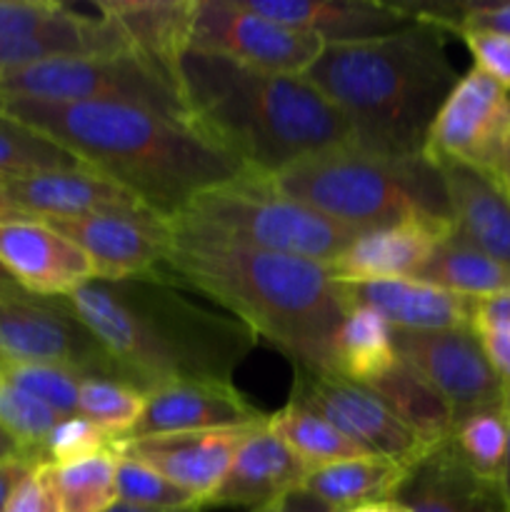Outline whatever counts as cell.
Segmentation results:
<instances>
[{
    "instance_id": "cell-1",
    "label": "cell",
    "mask_w": 510,
    "mask_h": 512,
    "mask_svg": "<svg viewBox=\"0 0 510 512\" xmlns=\"http://www.w3.org/2000/svg\"><path fill=\"white\" fill-rule=\"evenodd\" d=\"M160 270L248 325L295 368L335 375L333 343L345 308L328 265L210 238L168 218Z\"/></svg>"
},
{
    "instance_id": "cell-2",
    "label": "cell",
    "mask_w": 510,
    "mask_h": 512,
    "mask_svg": "<svg viewBox=\"0 0 510 512\" xmlns=\"http://www.w3.org/2000/svg\"><path fill=\"white\" fill-rule=\"evenodd\" d=\"M3 110L95 173L173 218L210 188L250 173L228 150L188 120L120 103H3Z\"/></svg>"
},
{
    "instance_id": "cell-3",
    "label": "cell",
    "mask_w": 510,
    "mask_h": 512,
    "mask_svg": "<svg viewBox=\"0 0 510 512\" xmlns=\"http://www.w3.org/2000/svg\"><path fill=\"white\" fill-rule=\"evenodd\" d=\"M63 300L143 393L180 380L230 383L258 343L248 325L190 300L163 270L118 283L90 280Z\"/></svg>"
},
{
    "instance_id": "cell-4",
    "label": "cell",
    "mask_w": 510,
    "mask_h": 512,
    "mask_svg": "<svg viewBox=\"0 0 510 512\" xmlns=\"http://www.w3.org/2000/svg\"><path fill=\"white\" fill-rule=\"evenodd\" d=\"M175 83L190 120L258 178L353 140L348 120L305 75L185 50Z\"/></svg>"
},
{
    "instance_id": "cell-5",
    "label": "cell",
    "mask_w": 510,
    "mask_h": 512,
    "mask_svg": "<svg viewBox=\"0 0 510 512\" xmlns=\"http://www.w3.org/2000/svg\"><path fill=\"white\" fill-rule=\"evenodd\" d=\"M445 33L433 20H413L383 38L325 45L305 78L348 120L350 143L380 158H418L460 78Z\"/></svg>"
},
{
    "instance_id": "cell-6",
    "label": "cell",
    "mask_w": 510,
    "mask_h": 512,
    "mask_svg": "<svg viewBox=\"0 0 510 512\" xmlns=\"http://www.w3.org/2000/svg\"><path fill=\"white\" fill-rule=\"evenodd\" d=\"M270 183L285 198L355 233L408 218L453 225L445 180L425 155L390 160L345 143L298 160Z\"/></svg>"
},
{
    "instance_id": "cell-7",
    "label": "cell",
    "mask_w": 510,
    "mask_h": 512,
    "mask_svg": "<svg viewBox=\"0 0 510 512\" xmlns=\"http://www.w3.org/2000/svg\"><path fill=\"white\" fill-rule=\"evenodd\" d=\"M178 228L248 248L330 265L355 240V230L285 198L268 178L248 175L190 200L170 218Z\"/></svg>"
},
{
    "instance_id": "cell-8",
    "label": "cell",
    "mask_w": 510,
    "mask_h": 512,
    "mask_svg": "<svg viewBox=\"0 0 510 512\" xmlns=\"http://www.w3.org/2000/svg\"><path fill=\"white\" fill-rule=\"evenodd\" d=\"M0 103H120L193 123L173 75L135 50L10 70L0 75Z\"/></svg>"
},
{
    "instance_id": "cell-9",
    "label": "cell",
    "mask_w": 510,
    "mask_h": 512,
    "mask_svg": "<svg viewBox=\"0 0 510 512\" xmlns=\"http://www.w3.org/2000/svg\"><path fill=\"white\" fill-rule=\"evenodd\" d=\"M508 150L510 90L473 65L440 105L423 155L433 163L465 165L500 180Z\"/></svg>"
},
{
    "instance_id": "cell-10",
    "label": "cell",
    "mask_w": 510,
    "mask_h": 512,
    "mask_svg": "<svg viewBox=\"0 0 510 512\" xmlns=\"http://www.w3.org/2000/svg\"><path fill=\"white\" fill-rule=\"evenodd\" d=\"M0 363L63 365L85 378L125 380L65 300L35 298L25 290L0 295Z\"/></svg>"
},
{
    "instance_id": "cell-11",
    "label": "cell",
    "mask_w": 510,
    "mask_h": 512,
    "mask_svg": "<svg viewBox=\"0 0 510 512\" xmlns=\"http://www.w3.org/2000/svg\"><path fill=\"white\" fill-rule=\"evenodd\" d=\"M188 50L270 73L305 75L325 45L315 35L255 13L245 0H195Z\"/></svg>"
},
{
    "instance_id": "cell-12",
    "label": "cell",
    "mask_w": 510,
    "mask_h": 512,
    "mask_svg": "<svg viewBox=\"0 0 510 512\" xmlns=\"http://www.w3.org/2000/svg\"><path fill=\"white\" fill-rule=\"evenodd\" d=\"M290 403L323 415L365 453L390 458L405 468H413L423 455L433 450L413 430L405 428L398 415L373 390L340 375L295 368Z\"/></svg>"
},
{
    "instance_id": "cell-13",
    "label": "cell",
    "mask_w": 510,
    "mask_h": 512,
    "mask_svg": "<svg viewBox=\"0 0 510 512\" xmlns=\"http://www.w3.org/2000/svg\"><path fill=\"white\" fill-rule=\"evenodd\" d=\"M398 358L418 370L453 408L455 415L503 405L505 385L490 368L473 328L398 330L393 328Z\"/></svg>"
},
{
    "instance_id": "cell-14",
    "label": "cell",
    "mask_w": 510,
    "mask_h": 512,
    "mask_svg": "<svg viewBox=\"0 0 510 512\" xmlns=\"http://www.w3.org/2000/svg\"><path fill=\"white\" fill-rule=\"evenodd\" d=\"M0 265L35 298L63 300L95 280L88 255L53 225L30 215L0 220Z\"/></svg>"
},
{
    "instance_id": "cell-15",
    "label": "cell",
    "mask_w": 510,
    "mask_h": 512,
    "mask_svg": "<svg viewBox=\"0 0 510 512\" xmlns=\"http://www.w3.org/2000/svg\"><path fill=\"white\" fill-rule=\"evenodd\" d=\"M73 240L93 263L95 280L118 283L163 268L168 250V218L150 215H88L45 220Z\"/></svg>"
},
{
    "instance_id": "cell-16",
    "label": "cell",
    "mask_w": 510,
    "mask_h": 512,
    "mask_svg": "<svg viewBox=\"0 0 510 512\" xmlns=\"http://www.w3.org/2000/svg\"><path fill=\"white\" fill-rule=\"evenodd\" d=\"M260 425V423H258ZM258 425L200 433L150 435L138 440H115L113 450L148 465L178 488L188 490L200 505L210 503L228 475L230 463L245 435Z\"/></svg>"
},
{
    "instance_id": "cell-17",
    "label": "cell",
    "mask_w": 510,
    "mask_h": 512,
    "mask_svg": "<svg viewBox=\"0 0 510 512\" xmlns=\"http://www.w3.org/2000/svg\"><path fill=\"white\" fill-rule=\"evenodd\" d=\"M260 413L233 383L218 380H180L148 393L143 415L123 440L170 433L248 428L265 423Z\"/></svg>"
},
{
    "instance_id": "cell-18",
    "label": "cell",
    "mask_w": 510,
    "mask_h": 512,
    "mask_svg": "<svg viewBox=\"0 0 510 512\" xmlns=\"http://www.w3.org/2000/svg\"><path fill=\"white\" fill-rule=\"evenodd\" d=\"M3 190L20 213L38 220L155 213L138 195L90 168L35 173L28 178L8 180L3 183Z\"/></svg>"
},
{
    "instance_id": "cell-19",
    "label": "cell",
    "mask_w": 510,
    "mask_h": 512,
    "mask_svg": "<svg viewBox=\"0 0 510 512\" xmlns=\"http://www.w3.org/2000/svg\"><path fill=\"white\" fill-rule=\"evenodd\" d=\"M453 230L450 223L430 218H408L385 228L355 235L335 263L328 265L338 283L415 278L435 245Z\"/></svg>"
},
{
    "instance_id": "cell-20",
    "label": "cell",
    "mask_w": 510,
    "mask_h": 512,
    "mask_svg": "<svg viewBox=\"0 0 510 512\" xmlns=\"http://www.w3.org/2000/svg\"><path fill=\"white\" fill-rule=\"evenodd\" d=\"M338 283V280H335ZM343 308H370L398 330L473 328L475 300L418 278L338 283Z\"/></svg>"
},
{
    "instance_id": "cell-21",
    "label": "cell",
    "mask_w": 510,
    "mask_h": 512,
    "mask_svg": "<svg viewBox=\"0 0 510 512\" xmlns=\"http://www.w3.org/2000/svg\"><path fill=\"white\" fill-rule=\"evenodd\" d=\"M245 5L275 23L315 35L323 45L383 38L415 20L403 5L370 0H245Z\"/></svg>"
},
{
    "instance_id": "cell-22",
    "label": "cell",
    "mask_w": 510,
    "mask_h": 512,
    "mask_svg": "<svg viewBox=\"0 0 510 512\" xmlns=\"http://www.w3.org/2000/svg\"><path fill=\"white\" fill-rule=\"evenodd\" d=\"M308 473V465L270 430L265 420L245 435L223 485L210 503L255 510L298 488Z\"/></svg>"
},
{
    "instance_id": "cell-23",
    "label": "cell",
    "mask_w": 510,
    "mask_h": 512,
    "mask_svg": "<svg viewBox=\"0 0 510 512\" xmlns=\"http://www.w3.org/2000/svg\"><path fill=\"white\" fill-rule=\"evenodd\" d=\"M448 190L453 233L510 268V195L503 183L455 163H435Z\"/></svg>"
},
{
    "instance_id": "cell-24",
    "label": "cell",
    "mask_w": 510,
    "mask_h": 512,
    "mask_svg": "<svg viewBox=\"0 0 510 512\" xmlns=\"http://www.w3.org/2000/svg\"><path fill=\"white\" fill-rule=\"evenodd\" d=\"M395 500L410 512H498L500 490L480 480L455 455L450 438L430 450L405 475Z\"/></svg>"
},
{
    "instance_id": "cell-25",
    "label": "cell",
    "mask_w": 510,
    "mask_h": 512,
    "mask_svg": "<svg viewBox=\"0 0 510 512\" xmlns=\"http://www.w3.org/2000/svg\"><path fill=\"white\" fill-rule=\"evenodd\" d=\"M98 10L123 30L135 53L175 78L180 55L190 43L195 0H100Z\"/></svg>"
},
{
    "instance_id": "cell-26",
    "label": "cell",
    "mask_w": 510,
    "mask_h": 512,
    "mask_svg": "<svg viewBox=\"0 0 510 512\" xmlns=\"http://www.w3.org/2000/svg\"><path fill=\"white\" fill-rule=\"evenodd\" d=\"M408 470L390 458L358 455L313 468L300 485L333 510L345 512L355 505L395 498Z\"/></svg>"
},
{
    "instance_id": "cell-27",
    "label": "cell",
    "mask_w": 510,
    "mask_h": 512,
    "mask_svg": "<svg viewBox=\"0 0 510 512\" xmlns=\"http://www.w3.org/2000/svg\"><path fill=\"white\" fill-rule=\"evenodd\" d=\"M365 388L373 390L398 415L400 423L413 430L430 448H438V445H443L450 438V430H453V408L405 360L398 358V363L388 373L380 375L378 380H373Z\"/></svg>"
},
{
    "instance_id": "cell-28",
    "label": "cell",
    "mask_w": 510,
    "mask_h": 512,
    "mask_svg": "<svg viewBox=\"0 0 510 512\" xmlns=\"http://www.w3.org/2000/svg\"><path fill=\"white\" fill-rule=\"evenodd\" d=\"M395 363H398V350L388 320L370 308L345 310L333 343L335 375L370 385L388 373Z\"/></svg>"
},
{
    "instance_id": "cell-29",
    "label": "cell",
    "mask_w": 510,
    "mask_h": 512,
    "mask_svg": "<svg viewBox=\"0 0 510 512\" xmlns=\"http://www.w3.org/2000/svg\"><path fill=\"white\" fill-rule=\"evenodd\" d=\"M415 278L473 300L510 293V268L480 253L453 230L435 245Z\"/></svg>"
},
{
    "instance_id": "cell-30",
    "label": "cell",
    "mask_w": 510,
    "mask_h": 512,
    "mask_svg": "<svg viewBox=\"0 0 510 512\" xmlns=\"http://www.w3.org/2000/svg\"><path fill=\"white\" fill-rule=\"evenodd\" d=\"M270 430L308 465V470L338 463L345 458H358L365 453L360 445L345 438L335 425H330L323 415L303 408L298 403H288L268 418Z\"/></svg>"
},
{
    "instance_id": "cell-31",
    "label": "cell",
    "mask_w": 510,
    "mask_h": 512,
    "mask_svg": "<svg viewBox=\"0 0 510 512\" xmlns=\"http://www.w3.org/2000/svg\"><path fill=\"white\" fill-rule=\"evenodd\" d=\"M508 430L510 415L505 405L470 410L453 418L450 445L480 480L498 488L508 453Z\"/></svg>"
},
{
    "instance_id": "cell-32",
    "label": "cell",
    "mask_w": 510,
    "mask_h": 512,
    "mask_svg": "<svg viewBox=\"0 0 510 512\" xmlns=\"http://www.w3.org/2000/svg\"><path fill=\"white\" fill-rule=\"evenodd\" d=\"M88 168L73 153L0 110V183L48 170Z\"/></svg>"
},
{
    "instance_id": "cell-33",
    "label": "cell",
    "mask_w": 510,
    "mask_h": 512,
    "mask_svg": "<svg viewBox=\"0 0 510 512\" xmlns=\"http://www.w3.org/2000/svg\"><path fill=\"white\" fill-rule=\"evenodd\" d=\"M53 483L63 512H108L118 505L115 450L53 465Z\"/></svg>"
},
{
    "instance_id": "cell-34",
    "label": "cell",
    "mask_w": 510,
    "mask_h": 512,
    "mask_svg": "<svg viewBox=\"0 0 510 512\" xmlns=\"http://www.w3.org/2000/svg\"><path fill=\"white\" fill-rule=\"evenodd\" d=\"M148 393L115 378H83L78 415L93 420L113 440H123L143 415Z\"/></svg>"
},
{
    "instance_id": "cell-35",
    "label": "cell",
    "mask_w": 510,
    "mask_h": 512,
    "mask_svg": "<svg viewBox=\"0 0 510 512\" xmlns=\"http://www.w3.org/2000/svg\"><path fill=\"white\" fill-rule=\"evenodd\" d=\"M115 488H118V503L143 510H193L200 508L198 498L188 490L178 488L155 473L148 465L115 453Z\"/></svg>"
},
{
    "instance_id": "cell-36",
    "label": "cell",
    "mask_w": 510,
    "mask_h": 512,
    "mask_svg": "<svg viewBox=\"0 0 510 512\" xmlns=\"http://www.w3.org/2000/svg\"><path fill=\"white\" fill-rule=\"evenodd\" d=\"M58 415L45 408L38 398L5 378L0 370V428L8 430L35 460H43V445L50 430L58 423Z\"/></svg>"
},
{
    "instance_id": "cell-37",
    "label": "cell",
    "mask_w": 510,
    "mask_h": 512,
    "mask_svg": "<svg viewBox=\"0 0 510 512\" xmlns=\"http://www.w3.org/2000/svg\"><path fill=\"white\" fill-rule=\"evenodd\" d=\"M0 370L5 373V378L38 398L58 418L78 415L80 383L85 375L63 368V365L48 363H0Z\"/></svg>"
},
{
    "instance_id": "cell-38",
    "label": "cell",
    "mask_w": 510,
    "mask_h": 512,
    "mask_svg": "<svg viewBox=\"0 0 510 512\" xmlns=\"http://www.w3.org/2000/svg\"><path fill=\"white\" fill-rule=\"evenodd\" d=\"M115 440L83 415H68L55 423L43 445V460L50 465L73 463L88 455L113 450Z\"/></svg>"
},
{
    "instance_id": "cell-39",
    "label": "cell",
    "mask_w": 510,
    "mask_h": 512,
    "mask_svg": "<svg viewBox=\"0 0 510 512\" xmlns=\"http://www.w3.org/2000/svg\"><path fill=\"white\" fill-rule=\"evenodd\" d=\"M3 512H63L53 483V465L45 460L30 465Z\"/></svg>"
},
{
    "instance_id": "cell-40",
    "label": "cell",
    "mask_w": 510,
    "mask_h": 512,
    "mask_svg": "<svg viewBox=\"0 0 510 512\" xmlns=\"http://www.w3.org/2000/svg\"><path fill=\"white\" fill-rule=\"evenodd\" d=\"M458 35L468 45L475 68L510 90V35L488 33V30H463Z\"/></svg>"
},
{
    "instance_id": "cell-41",
    "label": "cell",
    "mask_w": 510,
    "mask_h": 512,
    "mask_svg": "<svg viewBox=\"0 0 510 512\" xmlns=\"http://www.w3.org/2000/svg\"><path fill=\"white\" fill-rule=\"evenodd\" d=\"M478 333L483 353L488 358L490 368L505 385V393L510 390V328H473Z\"/></svg>"
},
{
    "instance_id": "cell-42",
    "label": "cell",
    "mask_w": 510,
    "mask_h": 512,
    "mask_svg": "<svg viewBox=\"0 0 510 512\" xmlns=\"http://www.w3.org/2000/svg\"><path fill=\"white\" fill-rule=\"evenodd\" d=\"M473 328H510V293L475 300Z\"/></svg>"
},
{
    "instance_id": "cell-43",
    "label": "cell",
    "mask_w": 510,
    "mask_h": 512,
    "mask_svg": "<svg viewBox=\"0 0 510 512\" xmlns=\"http://www.w3.org/2000/svg\"><path fill=\"white\" fill-rule=\"evenodd\" d=\"M30 465H33L30 460H10V463H0V512L5 510L15 485L25 478Z\"/></svg>"
},
{
    "instance_id": "cell-44",
    "label": "cell",
    "mask_w": 510,
    "mask_h": 512,
    "mask_svg": "<svg viewBox=\"0 0 510 512\" xmlns=\"http://www.w3.org/2000/svg\"><path fill=\"white\" fill-rule=\"evenodd\" d=\"M10 460H30V463H40L35 460L13 435L5 428H0V463H10Z\"/></svg>"
},
{
    "instance_id": "cell-45",
    "label": "cell",
    "mask_w": 510,
    "mask_h": 512,
    "mask_svg": "<svg viewBox=\"0 0 510 512\" xmlns=\"http://www.w3.org/2000/svg\"><path fill=\"white\" fill-rule=\"evenodd\" d=\"M345 512H410L403 503H398L395 498L388 500H373V503H363L355 505V508L345 510Z\"/></svg>"
},
{
    "instance_id": "cell-46",
    "label": "cell",
    "mask_w": 510,
    "mask_h": 512,
    "mask_svg": "<svg viewBox=\"0 0 510 512\" xmlns=\"http://www.w3.org/2000/svg\"><path fill=\"white\" fill-rule=\"evenodd\" d=\"M500 500H503V508L510 512V430H508V453H505V465H503V475H500Z\"/></svg>"
},
{
    "instance_id": "cell-47",
    "label": "cell",
    "mask_w": 510,
    "mask_h": 512,
    "mask_svg": "<svg viewBox=\"0 0 510 512\" xmlns=\"http://www.w3.org/2000/svg\"><path fill=\"white\" fill-rule=\"evenodd\" d=\"M20 210L15 208L13 203H10V198L8 195H5V190H3V183H0V220H8V218H20Z\"/></svg>"
},
{
    "instance_id": "cell-48",
    "label": "cell",
    "mask_w": 510,
    "mask_h": 512,
    "mask_svg": "<svg viewBox=\"0 0 510 512\" xmlns=\"http://www.w3.org/2000/svg\"><path fill=\"white\" fill-rule=\"evenodd\" d=\"M18 290H23V288H20V285L15 283V280L10 278L8 273H5V268H3V265H0V295L18 293Z\"/></svg>"
},
{
    "instance_id": "cell-49",
    "label": "cell",
    "mask_w": 510,
    "mask_h": 512,
    "mask_svg": "<svg viewBox=\"0 0 510 512\" xmlns=\"http://www.w3.org/2000/svg\"><path fill=\"white\" fill-rule=\"evenodd\" d=\"M108 512H200V508H193V510H143V508H130V505H113Z\"/></svg>"
},
{
    "instance_id": "cell-50",
    "label": "cell",
    "mask_w": 510,
    "mask_h": 512,
    "mask_svg": "<svg viewBox=\"0 0 510 512\" xmlns=\"http://www.w3.org/2000/svg\"><path fill=\"white\" fill-rule=\"evenodd\" d=\"M500 183H503V188L508 190V195H510V150H508V155H505L503 175H500Z\"/></svg>"
},
{
    "instance_id": "cell-51",
    "label": "cell",
    "mask_w": 510,
    "mask_h": 512,
    "mask_svg": "<svg viewBox=\"0 0 510 512\" xmlns=\"http://www.w3.org/2000/svg\"><path fill=\"white\" fill-rule=\"evenodd\" d=\"M250 512H278V503H268V505H260V508H255V510H250Z\"/></svg>"
},
{
    "instance_id": "cell-52",
    "label": "cell",
    "mask_w": 510,
    "mask_h": 512,
    "mask_svg": "<svg viewBox=\"0 0 510 512\" xmlns=\"http://www.w3.org/2000/svg\"><path fill=\"white\" fill-rule=\"evenodd\" d=\"M503 405H505V410H508V415H510V390H508V393H505V400H503Z\"/></svg>"
},
{
    "instance_id": "cell-53",
    "label": "cell",
    "mask_w": 510,
    "mask_h": 512,
    "mask_svg": "<svg viewBox=\"0 0 510 512\" xmlns=\"http://www.w3.org/2000/svg\"><path fill=\"white\" fill-rule=\"evenodd\" d=\"M498 512H508V510H505V508H503V510H498Z\"/></svg>"
},
{
    "instance_id": "cell-54",
    "label": "cell",
    "mask_w": 510,
    "mask_h": 512,
    "mask_svg": "<svg viewBox=\"0 0 510 512\" xmlns=\"http://www.w3.org/2000/svg\"><path fill=\"white\" fill-rule=\"evenodd\" d=\"M0 110H3V103H0Z\"/></svg>"
}]
</instances>
